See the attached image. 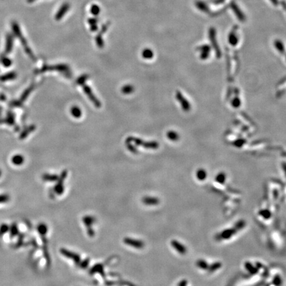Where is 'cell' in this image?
I'll use <instances>...</instances> for the list:
<instances>
[{
    "instance_id": "cell-1",
    "label": "cell",
    "mask_w": 286,
    "mask_h": 286,
    "mask_svg": "<svg viewBox=\"0 0 286 286\" xmlns=\"http://www.w3.org/2000/svg\"><path fill=\"white\" fill-rule=\"evenodd\" d=\"M124 243L127 245L136 248H142L144 246V243L142 241L139 240H135V239H132L130 238H125L124 239Z\"/></svg>"
},
{
    "instance_id": "cell-2",
    "label": "cell",
    "mask_w": 286,
    "mask_h": 286,
    "mask_svg": "<svg viewBox=\"0 0 286 286\" xmlns=\"http://www.w3.org/2000/svg\"><path fill=\"white\" fill-rule=\"evenodd\" d=\"M60 252L63 256H66V258L72 259L76 263H78L80 261V256L78 255L77 254H75L71 251L66 250L64 248H62L60 250Z\"/></svg>"
},
{
    "instance_id": "cell-3",
    "label": "cell",
    "mask_w": 286,
    "mask_h": 286,
    "mask_svg": "<svg viewBox=\"0 0 286 286\" xmlns=\"http://www.w3.org/2000/svg\"><path fill=\"white\" fill-rule=\"evenodd\" d=\"M142 203L147 205H156L159 203V199L153 197H144L142 199Z\"/></svg>"
},
{
    "instance_id": "cell-4",
    "label": "cell",
    "mask_w": 286,
    "mask_h": 286,
    "mask_svg": "<svg viewBox=\"0 0 286 286\" xmlns=\"http://www.w3.org/2000/svg\"><path fill=\"white\" fill-rule=\"evenodd\" d=\"M68 7L69 6L68 4L63 5V6L60 7V10L58 11V13L56 15V19H57V20L60 19L62 17H63L64 15L66 13V11H67V10L68 9Z\"/></svg>"
},
{
    "instance_id": "cell-5",
    "label": "cell",
    "mask_w": 286,
    "mask_h": 286,
    "mask_svg": "<svg viewBox=\"0 0 286 286\" xmlns=\"http://www.w3.org/2000/svg\"><path fill=\"white\" fill-rule=\"evenodd\" d=\"M83 223H84L85 225L88 226V228L89 229H90V226L91 228V225H92V224L94 223L95 219L92 216H86V217H83Z\"/></svg>"
},
{
    "instance_id": "cell-6",
    "label": "cell",
    "mask_w": 286,
    "mask_h": 286,
    "mask_svg": "<svg viewBox=\"0 0 286 286\" xmlns=\"http://www.w3.org/2000/svg\"><path fill=\"white\" fill-rule=\"evenodd\" d=\"M172 245L174 248H176V250L177 251H178L180 253H184L185 252V249L183 246H182L181 244H179L178 242H177L176 240H174L172 242Z\"/></svg>"
},
{
    "instance_id": "cell-7",
    "label": "cell",
    "mask_w": 286,
    "mask_h": 286,
    "mask_svg": "<svg viewBox=\"0 0 286 286\" xmlns=\"http://www.w3.org/2000/svg\"><path fill=\"white\" fill-rule=\"evenodd\" d=\"M7 200L6 196H0V204L2 203H5Z\"/></svg>"
},
{
    "instance_id": "cell-8",
    "label": "cell",
    "mask_w": 286,
    "mask_h": 286,
    "mask_svg": "<svg viewBox=\"0 0 286 286\" xmlns=\"http://www.w3.org/2000/svg\"><path fill=\"white\" fill-rule=\"evenodd\" d=\"M94 7H95V9H93V8L92 9V13H93V14H97V13H99V10H100V9H99V7H98L97 6H94Z\"/></svg>"
},
{
    "instance_id": "cell-9",
    "label": "cell",
    "mask_w": 286,
    "mask_h": 286,
    "mask_svg": "<svg viewBox=\"0 0 286 286\" xmlns=\"http://www.w3.org/2000/svg\"><path fill=\"white\" fill-rule=\"evenodd\" d=\"M34 1H35V0H27V1L29 2V3H32V2H33Z\"/></svg>"
}]
</instances>
